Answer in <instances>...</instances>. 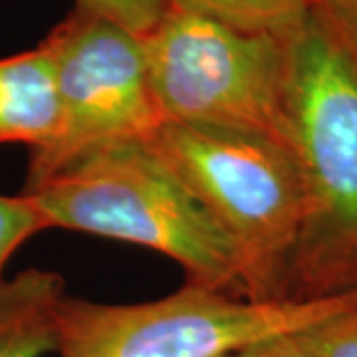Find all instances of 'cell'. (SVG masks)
I'll use <instances>...</instances> for the list:
<instances>
[{
    "instance_id": "obj_1",
    "label": "cell",
    "mask_w": 357,
    "mask_h": 357,
    "mask_svg": "<svg viewBox=\"0 0 357 357\" xmlns=\"http://www.w3.org/2000/svg\"><path fill=\"white\" fill-rule=\"evenodd\" d=\"M284 121L304 189L286 298L357 292V46L319 8L282 36Z\"/></svg>"
},
{
    "instance_id": "obj_2",
    "label": "cell",
    "mask_w": 357,
    "mask_h": 357,
    "mask_svg": "<svg viewBox=\"0 0 357 357\" xmlns=\"http://www.w3.org/2000/svg\"><path fill=\"white\" fill-rule=\"evenodd\" d=\"M24 192L50 229L151 248L175 260L187 284L246 300L236 246L147 137L98 145Z\"/></svg>"
},
{
    "instance_id": "obj_3",
    "label": "cell",
    "mask_w": 357,
    "mask_h": 357,
    "mask_svg": "<svg viewBox=\"0 0 357 357\" xmlns=\"http://www.w3.org/2000/svg\"><path fill=\"white\" fill-rule=\"evenodd\" d=\"M236 246L250 302L288 300L304 189L286 137L161 121L147 135Z\"/></svg>"
},
{
    "instance_id": "obj_4",
    "label": "cell",
    "mask_w": 357,
    "mask_h": 357,
    "mask_svg": "<svg viewBox=\"0 0 357 357\" xmlns=\"http://www.w3.org/2000/svg\"><path fill=\"white\" fill-rule=\"evenodd\" d=\"M357 304L356 294L250 302L187 284L139 304H100L66 294L56 310L58 357H222L296 335Z\"/></svg>"
},
{
    "instance_id": "obj_5",
    "label": "cell",
    "mask_w": 357,
    "mask_h": 357,
    "mask_svg": "<svg viewBox=\"0 0 357 357\" xmlns=\"http://www.w3.org/2000/svg\"><path fill=\"white\" fill-rule=\"evenodd\" d=\"M141 40L163 121L286 137L282 36L244 32L169 0Z\"/></svg>"
},
{
    "instance_id": "obj_6",
    "label": "cell",
    "mask_w": 357,
    "mask_h": 357,
    "mask_svg": "<svg viewBox=\"0 0 357 357\" xmlns=\"http://www.w3.org/2000/svg\"><path fill=\"white\" fill-rule=\"evenodd\" d=\"M44 42L56 70L60 123L44 147L30 151L24 191L89 149L109 141L147 137L163 121L141 36L76 6Z\"/></svg>"
},
{
    "instance_id": "obj_7",
    "label": "cell",
    "mask_w": 357,
    "mask_h": 357,
    "mask_svg": "<svg viewBox=\"0 0 357 357\" xmlns=\"http://www.w3.org/2000/svg\"><path fill=\"white\" fill-rule=\"evenodd\" d=\"M60 103L50 48H36L0 58V145L20 143L30 151L56 135Z\"/></svg>"
},
{
    "instance_id": "obj_8",
    "label": "cell",
    "mask_w": 357,
    "mask_h": 357,
    "mask_svg": "<svg viewBox=\"0 0 357 357\" xmlns=\"http://www.w3.org/2000/svg\"><path fill=\"white\" fill-rule=\"evenodd\" d=\"M64 282L48 270H26L0 286V357H44L56 349V310Z\"/></svg>"
},
{
    "instance_id": "obj_9",
    "label": "cell",
    "mask_w": 357,
    "mask_h": 357,
    "mask_svg": "<svg viewBox=\"0 0 357 357\" xmlns=\"http://www.w3.org/2000/svg\"><path fill=\"white\" fill-rule=\"evenodd\" d=\"M244 32L284 36L302 22L310 0H171Z\"/></svg>"
},
{
    "instance_id": "obj_10",
    "label": "cell",
    "mask_w": 357,
    "mask_h": 357,
    "mask_svg": "<svg viewBox=\"0 0 357 357\" xmlns=\"http://www.w3.org/2000/svg\"><path fill=\"white\" fill-rule=\"evenodd\" d=\"M50 229L32 195L0 192V286L4 284V268L14 252L34 234Z\"/></svg>"
},
{
    "instance_id": "obj_11",
    "label": "cell",
    "mask_w": 357,
    "mask_h": 357,
    "mask_svg": "<svg viewBox=\"0 0 357 357\" xmlns=\"http://www.w3.org/2000/svg\"><path fill=\"white\" fill-rule=\"evenodd\" d=\"M294 340L310 357H357V304Z\"/></svg>"
},
{
    "instance_id": "obj_12",
    "label": "cell",
    "mask_w": 357,
    "mask_h": 357,
    "mask_svg": "<svg viewBox=\"0 0 357 357\" xmlns=\"http://www.w3.org/2000/svg\"><path fill=\"white\" fill-rule=\"evenodd\" d=\"M76 6L102 14L143 38L161 20L169 0H76Z\"/></svg>"
},
{
    "instance_id": "obj_13",
    "label": "cell",
    "mask_w": 357,
    "mask_h": 357,
    "mask_svg": "<svg viewBox=\"0 0 357 357\" xmlns=\"http://www.w3.org/2000/svg\"><path fill=\"white\" fill-rule=\"evenodd\" d=\"M357 46V0H310Z\"/></svg>"
},
{
    "instance_id": "obj_14",
    "label": "cell",
    "mask_w": 357,
    "mask_h": 357,
    "mask_svg": "<svg viewBox=\"0 0 357 357\" xmlns=\"http://www.w3.org/2000/svg\"><path fill=\"white\" fill-rule=\"evenodd\" d=\"M222 357H310L294 340V335L274 337L268 342L246 345L241 349H234Z\"/></svg>"
}]
</instances>
